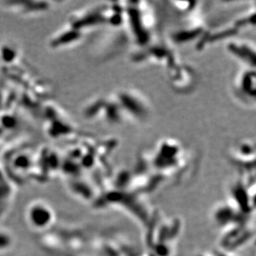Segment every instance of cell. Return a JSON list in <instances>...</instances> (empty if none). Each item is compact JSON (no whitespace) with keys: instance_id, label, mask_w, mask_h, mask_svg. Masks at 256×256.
<instances>
[{"instance_id":"6da1fadb","label":"cell","mask_w":256,"mask_h":256,"mask_svg":"<svg viewBox=\"0 0 256 256\" xmlns=\"http://www.w3.org/2000/svg\"><path fill=\"white\" fill-rule=\"evenodd\" d=\"M229 51L232 52L236 56H238L247 63H252L254 66V51L246 44H232L228 46Z\"/></svg>"}]
</instances>
